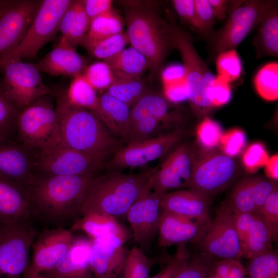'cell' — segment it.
Instances as JSON below:
<instances>
[{"label":"cell","mask_w":278,"mask_h":278,"mask_svg":"<svg viewBox=\"0 0 278 278\" xmlns=\"http://www.w3.org/2000/svg\"><path fill=\"white\" fill-rule=\"evenodd\" d=\"M124 22L113 10L91 21L84 38L94 41L103 40L123 33Z\"/></svg>","instance_id":"36"},{"label":"cell","mask_w":278,"mask_h":278,"mask_svg":"<svg viewBox=\"0 0 278 278\" xmlns=\"http://www.w3.org/2000/svg\"><path fill=\"white\" fill-rule=\"evenodd\" d=\"M40 98L20 111L16 122V129L23 144L38 151L60 142L56 108L48 100Z\"/></svg>","instance_id":"8"},{"label":"cell","mask_w":278,"mask_h":278,"mask_svg":"<svg viewBox=\"0 0 278 278\" xmlns=\"http://www.w3.org/2000/svg\"><path fill=\"white\" fill-rule=\"evenodd\" d=\"M195 154L190 148L181 145L176 148L151 175L149 187L163 196L170 190L190 187Z\"/></svg>","instance_id":"17"},{"label":"cell","mask_w":278,"mask_h":278,"mask_svg":"<svg viewBox=\"0 0 278 278\" xmlns=\"http://www.w3.org/2000/svg\"><path fill=\"white\" fill-rule=\"evenodd\" d=\"M129 43L126 32L98 41L84 38L81 45L92 56L103 60L117 54Z\"/></svg>","instance_id":"35"},{"label":"cell","mask_w":278,"mask_h":278,"mask_svg":"<svg viewBox=\"0 0 278 278\" xmlns=\"http://www.w3.org/2000/svg\"><path fill=\"white\" fill-rule=\"evenodd\" d=\"M271 235L259 216L255 213L242 256L248 259L260 255L272 250Z\"/></svg>","instance_id":"33"},{"label":"cell","mask_w":278,"mask_h":278,"mask_svg":"<svg viewBox=\"0 0 278 278\" xmlns=\"http://www.w3.org/2000/svg\"><path fill=\"white\" fill-rule=\"evenodd\" d=\"M81 75L95 90H106L114 81L111 68L104 61L87 66Z\"/></svg>","instance_id":"43"},{"label":"cell","mask_w":278,"mask_h":278,"mask_svg":"<svg viewBox=\"0 0 278 278\" xmlns=\"http://www.w3.org/2000/svg\"><path fill=\"white\" fill-rule=\"evenodd\" d=\"M184 76L183 65L180 64H172L163 70L161 78L163 85H166L184 80Z\"/></svg>","instance_id":"56"},{"label":"cell","mask_w":278,"mask_h":278,"mask_svg":"<svg viewBox=\"0 0 278 278\" xmlns=\"http://www.w3.org/2000/svg\"><path fill=\"white\" fill-rule=\"evenodd\" d=\"M37 235L31 221L0 224V275L3 278H19L23 275Z\"/></svg>","instance_id":"9"},{"label":"cell","mask_w":278,"mask_h":278,"mask_svg":"<svg viewBox=\"0 0 278 278\" xmlns=\"http://www.w3.org/2000/svg\"><path fill=\"white\" fill-rule=\"evenodd\" d=\"M269 159L265 146L256 142L251 144L246 149L242 157L243 166L247 172L253 173L266 164Z\"/></svg>","instance_id":"47"},{"label":"cell","mask_w":278,"mask_h":278,"mask_svg":"<svg viewBox=\"0 0 278 278\" xmlns=\"http://www.w3.org/2000/svg\"><path fill=\"white\" fill-rule=\"evenodd\" d=\"M33 65L40 73L75 77L82 74L87 66V61L65 38L61 36L53 49Z\"/></svg>","instance_id":"24"},{"label":"cell","mask_w":278,"mask_h":278,"mask_svg":"<svg viewBox=\"0 0 278 278\" xmlns=\"http://www.w3.org/2000/svg\"><path fill=\"white\" fill-rule=\"evenodd\" d=\"M234 259H221L215 261L211 266L210 271L221 278H227Z\"/></svg>","instance_id":"58"},{"label":"cell","mask_w":278,"mask_h":278,"mask_svg":"<svg viewBox=\"0 0 278 278\" xmlns=\"http://www.w3.org/2000/svg\"><path fill=\"white\" fill-rule=\"evenodd\" d=\"M125 20L129 43L146 59L151 78L173 47L171 24L153 10L142 7L127 10Z\"/></svg>","instance_id":"4"},{"label":"cell","mask_w":278,"mask_h":278,"mask_svg":"<svg viewBox=\"0 0 278 278\" xmlns=\"http://www.w3.org/2000/svg\"><path fill=\"white\" fill-rule=\"evenodd\" d=\"M92 240L74 236L67 253L51 269L40 274L46 278H94L90 265Z\"/></svg>","instance_id":"23"},{"label":"cell","mask_w":278,"mask_h":278,"mask_svg":"<svg viewBox=\"0 0 278 278\" xmlns=\"http://www.w3.org/2000/svg\"><path fill=\"white\" fill-rule=\"evenodd\" d=\"M256 213L269 230L273 241L278 236V189L276 188L269 196Z\"/></svg>","instance_id":"46"},{"label":"cell","mask_w":278,"mask_h":278,"mask_svg":"<svg viewBox=\"0 0 278 278\" xmlns=\"http://www.w3.org/2000/svg\"><path fill=\"white\" fill-rule=\"evenodd\" d=\"M214 258L202 253L188 257L179 268L172 278H207Z\"/></svg>","instance_id":"41"},{"label":"cell","mask_w":278,"mask_h":278,"mask_svg":"<svg viewBox=\"0 0 278 278\" xmlns=\"http://www.w3.org/2000/svg\"><path fill=\"white\" fill-rule=\"evenodd\" d=\"M32 217L26 189L0 176V224L31 221Z\"/></svg>","instance_id":"27"},{"label":"cell","mask_w":278,"mask_h":278,"mask_svg":"<svg viewBox=\"0 0 278 278\" xmlns=\"http://www.w3.org/2000/svg\"><path fill=\"white\" fill-rule=\"evenodd\" d=\"M0 84L6 96L19 109L25 108L50 92L33 64L10 62L3 67Z\"/></svg>","instance_id":"11"},{"label":"cell","mask_w":278,"mask_h":278,"mask_svg":"<svg viewBox=\"0 0 278 278\" xmlns=\"http://www.w3.org/2000/svg\"><path fill=\"white\" fill-rule=\"evenodd\" d=\"M265 166V173L268 178L277 181L278 179L277 154H274L269 158Z\"/></svg>","instance_id":"59"},{"label":"cell","mask_w":278,"mask_h":278,"mask_svg":"<svg viewBox=\"0 0 278 278\" xmlns=\"http://www.w3.org/2000/svg\"><path fill=\"white\" fill-rule=\"evenodd\" d=\"M98 98L99 117L110 132L123 139L128 129L131 108L106 92Z\"/></svg>","instance_id":"29"},{"label":"cell","mask_w":278,"mask_h":278,"mask_svg":"<svg viewBox=\"0 0 278 278\" xmlns=\"http://www.w3.org/2000/svg\"><path fill=\"white\" fill-rule=\"evenodd\" d=\"M185 244H180L175 256L157 274L152 278H172L183 262L189 257Z\"/></svg>","instance_id":"52"},{"label":"cell","mask_w":278,"mask_h":278,"mask_svg":"<svg viewBox=\"0 0 278 278\" xmlns=\"http://www.w3.org/2000/svg\"><path fill=\"white\" fill-rule=\"evenodd\" d=\"M71 230L84 232L92 240L111 236H117L125 241L129 238L126 229L111 216L97 213L82 215L75 220Z\"/></svg>","instance_id":"28"},{"label":"cell","mask_w":278,"mask_h":278,"mask_svg":"<svg viewBox=\"0 0 278 278\" xmlns=\"http://www.w3.org/2000/svg\"><path fill=\"white\" fill-rule=\"evenodd\" d=\"M111 68L114 80L141 78L148 69L145 57L132 46L103 60Z\"/></svg>","instance_id":"31"},{"label":"cell","mask_w":278,"mask_h":278,"mask_svg":"<svg viewBox=\"0 0 278 278\" xmlns=\"http://www.w3.org/2000/svg\"><path fill=\"white\" fill-rule=\"evenodd\" d=\"M74 237L71 230L62 227L38 234L31 247V262L22 275L33 276L52 269L67 253Z\"/></svg>","instance_id":"18"},{"label":"cell","mask_w":278,"mask_h":278,"mask_svg":"<svg viewBox=\"0 0 278 278\" xmlns=\"http://www.w3.org/2000/svg\"><path fill=\"white\" fill-rule=\"evenodd\" d=\"M274 278H278V275H277Z\"/></svg>","instance_id":"63"},{"label":"cell","mask_w":278,"mask_h":278,"mask_svg":"<svg viewBox=\"0 0 278 278\" xmlns=\"http://www.w3.org/2000/svg\"><path fill=\"white\" fill-rule=\"evenodd\" d=\"M106 91L130 108L147 92L145 83L141 78L114 80Z\"/></svg>","instance_id":"37"},{"label":"cell","mask_w":278,"mask_h":278,"mask_svg":"<svg viewBox=\"0 0 278 278\" xmlns=\"http://www.w3.org/2000/svg\"><path fill=\"white\" fill-rule=\"evenodd\" d=\"M37 161L10 138H0V176L27 189L36 182Z\"/></svg>","instance_id":"20"},{"label":"cell","mask_w":278,"mask_h":278,"mask_svg":"<svg viewBox=\"0 0 278 278\" xmlns=\"http://www.w3.org/2000/svg\"><path fill=\"white\" fill-rule=\"evenodd\" d=\"M246 275V268L239 260L234 259L227 278H245Z\"/></svg>","instance_id":"60"},{"label":"cell","mask_w":278,"mask_h":278,"mask_svg":"<svg viewBox=\"0 0 278 278\" xmlns=\"http://www.w3.org/2000/svg\"><path fill=\"white\" fill-rule=\"evenodd\" d=\"M171 3L177 14L182 21L189 25L194 30L198 32L199 26L194 0H173Z\"/></svg>","instance_id":"51"},{"label":"cell","mask_w":278,"mask_h":278,"mask_svg":"<svg viewBox=\"0 0 278 278\" xmlns=\"http://www.w3.org/2000/svg\"><path fill=\"white\" fill-rule=\"evenodd\" d=\"M18 108L6 96L0 85V138H10L16 129Z\"/></svg>","instance_id":"45"},{"label":"cell","mask_w":278,"mask_h":278,"mask_svg":"<svg viewBox=\"0 0 278 278\" xmlns=\"http://www.w3.org/2000/svg\"><path fill=\"white\" fill-rule=\"evenodd\" d=\"M125 242L116 236L92 240L90 265L94 278L120 277L129 252Z\"/></svg>","instance_id":"19"},{"label":"cell","mask_w":278,"mask_h":278,"mask_svg":"<svg viewBox=\"0 0 278 278\" xmlns=\"http://www.w3.org/2000/svg\"><path fill=\"white\" fill-rule=\"evenodd\" d=\"M237 165L223 153L207 151L195 158L190 188L210 197L232 184L238 175Z\"/></svg>","instance_id":"12"},{"label":"cell","mask_w":278,"mask_h":278,"mask_svg":"<svg viewBox=\"0 0 278 278\" xmlns=\"http://www.w3.org/2000/svg\"><path fill=\"white\" fill-rule=\"evenodd\" d=\"M206 97L213 108L227 104L232 97L230 83L217 76L206 92Z\"/></svg>","instance_id":"49"},{"label":"cell","mask_w":278,"mask_h":278,"mask_svg":"<svg viewBox=\"0 0 278 278\" xmlns=\"http://www.w3.org/2000/svg\"><path fill=\"white\" fill-rule=\"evenodd\" d=\"M246 274L249 278H274L278 275V255L273 251L249 259Z\"/></svg>","instance_id":"40"},{"label":"cell","mask_w":278,"mask_h":278,"mask_svg":"<svg viewBox=\"0 0 278 278\" xmlns=\"http://www.w3.org/2000/svg\"><path fill=\"white\" fill-rule=\"evenodd\" d=\"M223 134L219 124L209 117H205L196 129L197 141L206 150H212L219 144Z\"/></svg>","instance_id":"44"},{"label":"cell","mask_w":278,"mask_h":278,"mask_svg":"<svg viewBox=\"0 0 278 278\" xmlns=\"http://www.w3.org/2000/svg\"><path fill=\"white\" fill-rule=\"evenodd\" d=\"M202 253L213 257L237 259L242 256L235 223V214L223 203L198 243Z\"/></svg>","instance_id":"14"},{"label":"cell","mask_w":278,"mask_h":278,"mask_svg":"<svg viewBox=\"0 0 278 278\" xmlns=\"http://www.w3.org/2000/svg\"><path fill=\"white\" fill-rule=\"evenodd\" d=\"M71 0H45L41 2L33 20L23 39L10 54L0 60V70L7 63L34 58L40 49L59 31Z\"/></svg>","instance_id":"7"},{"label":"cell","mask_w":278,"mask_h":278,"mask_svg":"<svg viewBox=\"0 0 278 278\" xmlns=\"http://www.w3.org/2000/svg\"><path fill=\"white\" fill-rule=\"evenodd\" d=\"M216 19L222 21L227 18L231 1L226 0H208Z\"/></svg>","instance_id":"57"},{"label":"cell","mask_w":278,"mask_h":278,"mask_svg":"<svg viewBox=\"0 0 278 278\" xmlns=\"http://www.w3.org/2000/svg\"><path fill=\"white\" fill-rule=\"evenodd\" d=\"M253 40L257 55L277 57L278 9L277 3L265 15Z\"/></svg>","instance_id":"32"},{"label":"cell","mask_w":278,"mask_h":278,"mask_svg":"<svg viewBox=\"0 0 278 278\" xmlns=\"http://www.w3.org/2000/svg\"><path fill=\"white\" fill-rule=\"evenodd\" d=\"M40 3L31 0L0 1V60L20 43Z\"/></svg>","instance_id":"15"},{"label":"cell","mask_w":278,"mask_h":278,"mask_svg":"<svg viewBox=\"0 0 278 278\" xmlns=\"http://www.w3.org/2000/svg\"><path fill=\"white\" fill-rule=\"evenodd\" d=\"M157 168L137 173L109 170L101 176H94L83 203L81 216L97 213L111 216L117 220L126 218L128 210Z\"/></svg>","instance_id":"3"},{"label":"cell","mask_w":278,"mask_h":278,"mask_svg":"<svg viewBox=\"0 0 278 278\" xmlns=\"http://www.w3.org/2000/svg\"><path fill=\"white\" fill-rule=\"evenodd\" d=\"M150 263L145 253L134 247L128 252L120 278H149Z\"/></svg>","instance_id":"42"},{"label":"cell","mask_w":278,"mask_h":278,"mask_svg":"<svg viewBox=\"0 0 278 278\" xmlns=\"http://www.w3.org/2000/svg\"><path fill=\"white\" fill-rule=\"evenodd\" d=\"M107 157L81 152L59 142L39 151L37 171L39 177L93 175L103 166Z\"/></svg>","instance_id":"10"},{"label":"cell","mask_w":278,"mask_h":278,"mask_svg":"<svg viewBox=\"0 0 278 278\" xmlns=\"http://www.w3.org/2000/svg\"><path fill=\"white\" fill-rule=\"evenodd\" d=\"M217 76L230 83L237 80L242 71V63L235 48L223 51L216 56Z\"/></svg>","instance_id":"39"},{"label":"cell","mask_w":278,"mask_h":278,"mask_svg":"<svg viewBox=\"0 0 278 278\" xmlns=\"http://www.w3.org/2000/svg\"><path fill=\"white\" fill-rule=\"evenodd\" d=\"M150 117L163 120L177 128H180L178 126L184 119L181 112L164 95L147 92L130 108L128 129L137 121Z\"/></svg>","instance_id":"26"},{"label":"cell","mask_w":278,"mask_h":278,"mask_svg":"<svg viewBox=\"0 0 278 278\" xmlns=\"http://www.w3.org/2000/svg\"><path fill=\"white\" fill-rule=\"evenodd\" d=\"M162 196L154 192L147 181L142 194L126 215L134 241L144 253L150 250L152 242L158 234Z\"/></svg>","instance_id":"16"},{"label":"cell","mask_w":278,"mask_h":278,"mask_svg":"<svg viewBox=\"0 0 278 278\" xmlns=\"http://www.w3.org/2000/svg\"><path fill=\"white\" fill-rule=\"evenodd\" d=\"M172 46L179 52L184 68V81L188 100L194 113L199 117L214 109L208 100L206 92L216 76L197 51L190 35L172 22Z\"/></svg>","instance_id":"5"},{"label":"cell","mask_w":278,"mask_h":278,"mask_svg":"<svg viewBox=\"0 0 278 278\" xmlns=\"http://www.w3.org/2000/svg\"><path fill=\"white\" fill-rule=\"evenodd\" d=\"M83 3L84 10L91 22L113 10L112 1L110 0H85Z\"/></svg>","instance_id":"54"},{"label":"cell","mask_w":278,"mask_h":278,"mask_svg":"<svg viewBox=\"0 0 278 278\" xmlns=\"http://www.w3.org/2000/svg\"><path fill=\"white\" fill-rule=\"evenodd\" d=\"M210 223L161 210L158 232L159 245L165 248L187 242L198 244Z\"/></svg>","instance_id":"22"},{"label":"cell","mask_w":278,"mask_h":278,"mask_svg":"<svg viewBox=\"0 0 278 278\" xmlns=\"http://www.w3.org/2000/svg\"><path fill=\"white\" fill-rule=\"evenodd\" d=\"M275 1L248 0L231 1L225 24L213 33L210 39L214 56L235 48L260 23L276 4Z\"/></svg>","instance_id":"6"},{"label":"cell","mask_w":278,"mask_h":278,"mask_svg":"<svg viewBox=\"0 0 278 278\" xmlns=\"http://www.w3.org/2000/svg\"><path fill=\"white\" fill-rule=\"evenodd\" d=\"M90 23L84 10L83 1H73L61 19L59 31L61 36L75 48L85 37Z\"/></svg>","instance_id":"30"},{"label":"cell","mask_w":278,"mask_h":278,"mask_svg":"<svg viewBox=\"0 0 278 278\" xmlns=\"http://www.w3.org/2000/svg\"><path fill=\"white\" fill-rule=\"evenodd\" d=\"M93 175L38 177L26 189L32 217L60 225L81 216Z\"/></svg>","instance_id":"1"},{"label":"cell","mask_w":278,"mask_h":278,"mask_svg":"<svg viewBox=\"0 0 278 278\" xmlns=\"http://www.w3.org/2000/svg\"><path fill=\"white\" fill-rule=\"evenodd\" d=\"M247 143L244 131L238 128L232 129L223 133L219 142L222 153L233 158L239 154Z\"/></svg>","instance_id":"48"},{"label":"cell","mask_w":278,"mask_h":278,"mask_svg":"<svg viewBox=\"0 0 278 278\" xmlns=\"http://www.w3.org/2000/svg\"><path fill=\"white\" fill-rule=\"evenodd\" d=\"M207 278H221V277L215 275V274L211 272L209 270Z\"/></svg>","instance_id":"61"},{"label":"cell","mask_w":278,"mask_h":278,"mask_svg":"<svg viewBox=\"0 0 278 278\" xmlns=\"http://www.w3.org/2000/svg\"><path fill=\"white\" fill-rule=\"evenodd\" d=\"M56 111L60 142L75 150L108 156L115 152L121 142L114 138L94 111L71 103L66 94L59 97Z\"/></svg>","instance_id":"2"},{"label":"cell","mask_w":278,"mask_h":278,"mask_svg":"<svg viewBox=\"0 0 278 278\" xmlns=\"http://www.w3.org/2000/svg\"><path fill=\"white\" fill-rule=\"evenodd\" d=\"M198 32L208 36L214 25L216 18L208 0H194Z\"/></svg>","instance_id":"50"},{"label":"cell","mask_w":278,"mask_h":278,"mask_svg":"<svg viewBox=\"0 0 278 278\" xmlns=\"http://www.w3.org/2000/svg\"><path fill=\"white\" fill-rule=\"evenodd\" d=\"M96 91L81 74L74 77L66 95L73 104L93 111L98 115L99 98Z\"/></svg>","instance_id":"34"},{"label":"cell","mask_w":278,"mask_h":278,"mask_svg":"<svg viewBox=\"0 0 278 278\" xmlns=\"http://www.w3.org/2000/svg\"><path fill=\"white\" fill-rule=\"evenodd\" d=\"M23 276V278H46L45 276L42 275L41 274H38L33 276Z\"/></svg>","instance_id":"62"},{"label":"cell","mask_w":278,"mask_h":278,"mask_svg":"<svg viewBox=\"0 0 278 278\" xmlns=\"http://www.w3.org/2000/svg\"><path fill=\"white\" fill-rule=\"evenodd\" d=\"M255 213L235 214L236 228L239 240L242 256L247 243Z\"/></svg>","instance_id":"53"},{"label":"cell","mask_w":278,"mask_h":278,"mask_svg":"<svg viewBox=\"0 0 278 278\" xmlns=\"http://www.w3.org/2000/svg\"><path fill=\"white\" fill-rule=\"evenodd\" d=\"M276 188V181L259 176L247 177L235 185L226 202L235 214L255 213Z\"/></svg>","instance_id":"21"},{"label":"cell","mask_w":278,"mask_h":278,"mask_svg":"<svg viewBox=\"0 0 278 278\" xmlns=\"http://www.w3.org/2000/svg\"><path fill=\"white\" fill-rule=\"evenodd\" d=\"M254 85L259 95L268 101L278 98V63L272 62L263 66L256 73Z\"/></svg>","instance_id":"38"},{"label":"cell","mask_w":278,"mask_h":278,"mask_svg":"<svg viewBox=\"0 0 278 278\" xmlns=\"http://www.w3.org/2000/svg\"><path fill=\"white\" fill-rule=\"evenodd\" d=\"M0 278H3L1 275H0Z\"/></svg>","instance_id":"64"},{"label":"cell","mask_w":278,"mask_h":278,"mask_svg":"<svg viewBox=\"0 0 278 278\" xmlns=\"http://www.w3.org/2000/svg\"><path fill=\"white\" fill-rule=\"evenodd\" d=\"M160 206L161 210L190 219L212 222L209 216L210 197L192 188L165 194L161 197Z\"/></svg>","instance_id":"25"},{"label":"cell","mask_w":278,"mask_h":278,"mask_svg":"<svg viewBox=\"0 0 278 278\" xmlns=\"http://www.w3.org/2000/svg\"><path fill=\"white\" fill-rule=\"evenodd\" d=\"M185 134L179 128L160 136L129 143L116 151L103 166L109 170L121 171L143 166L163 156Z\"/></svg>","instance_id":"13"},{"label":"cell","mask_w":278,"mask_h":278,"mask_svg":"<svg viewBox=\"0 0 278 278\" xmlns=\"http://www.w3.org/2000/svg\"><path fill=\"white\" fill-rule=\"evenodd\" d=\"M164 96L171 103H178L188 99L184 80L172 84L163 85Z\"/></svg>","instance_id":"55"}]
</instances>
